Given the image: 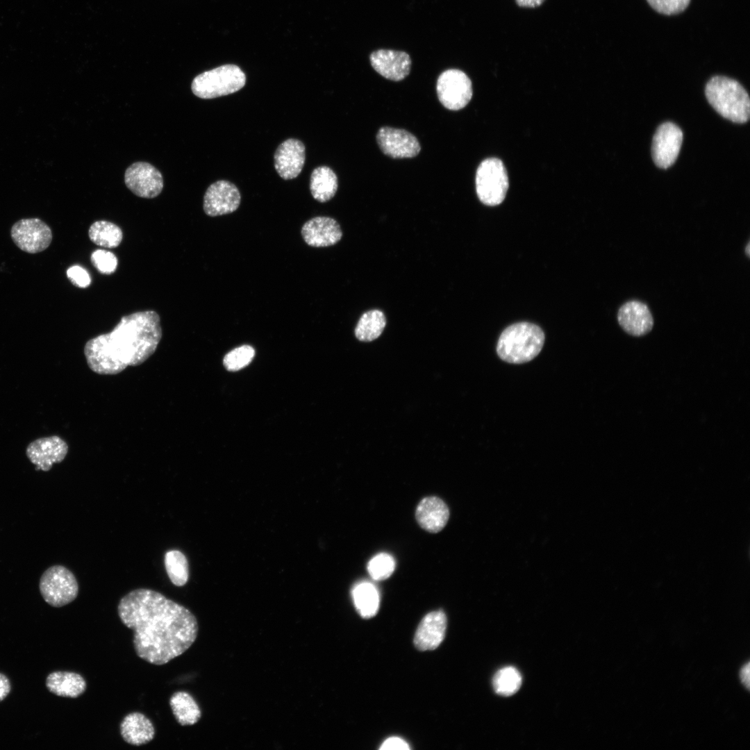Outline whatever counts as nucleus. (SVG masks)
<instances>
[{"mask_svg":"<svg viewBox=\"0 0 750 750\" xmlns=\"http://www.w3.org/2000/svg\"><path fill=\"white\" fill-rule=\"evenodd\" d=\"M122 622L133 631L137 656L162 665L185 652L195 642L199 625L183 606L147 588L133 590L117 607Z\"/></svg>","mask_w":750,"mask_h":750,"instance_id":"obj_1","label":"nucleus"},{"mask_svg":"<svg viewBox=\"0 0 750 750\" xmlns=\"http://www.w3.org/2000/svg\"><path fill=\"white\" fill-rule=\"evenodd\" d=\"M162 335L160 316L154 310L124 316L111 332L85 343L87 364L96 374H117L144 362L156 351Z\"/></svg>","mask_w":750,"mask_h":750,"instance_id":"obj_2","label":"nucleus"},{"mask_svg":"<svg viewBox=\"0 0 750 750\" xmlns=\"http://www.w3.org/2000/svg\"><path fill=\"white\" fill-rule=\"evenodd\" d=\"M544 342V333L540 327L530 322L515 323L501 333L497 352L503 361L522 364L535 358Z\"/></svg>","mask_w":750,"mask_h":750,"instance_id":"obj_3","label":"nucleus"},{"mask_svg":"<svg viewBox=\"0 0 750 750\" xmlns=\"http://www.w3.org/2000/svg\"><path fill=\"white\" fill-rule=\"evenodd\" d=\"M712 108L723 117L735 123L747 122L750 115V99L737 81L722 76L711 78L705 89Z\"/></svg>","mask_w":750,"mask_h":750,"instance_id":"obj_4","label":"nucleus"},{"mask_svg":"<svg viewBox=\"0 0 750 750\" xmlns=\"http://www.w3.org/2000/svg\"><path fill=\"white\" fill-rule=\"evenodd\" d=\"M246 83L244 72L235 65H224L204 72L192 81L193 94L201 99H214L238 92Z\"/></svg>","mask_w":750,"mask_h":750,"instance_id":"obj_5","label":"nucleus"},{"mask_svg":"<svg viewBox=\"0 0 750 750\" xmlns=\"http://www.w3.org/2000/svg\"><path fill=\"white\" fill-rule=\"evenodd\" d=\"M39 590L44 600L56 608L72 602L78 596V584L74 574L67 567L52 565L42 574Z\"/></svg>","mask_w":750,"mask_h":750,"instance_id":"obj_6","label":"nucleus"},{"mask_svg":"<svg viewBox=\"0 0 750 750\" xmlns=\"http://www.w3.org/2000/svg\"><path fill=\"white\" fill-rule=\"evenodd\" d=\"M476 190L480 201L487 206H497L505 199L508 178L505 166L496 158L484 160L476 174Z\"/></svg>","mask_w":750,"mask_h":750,"instance_id":"obj_7","label":"nucleus"},{"mask_svg":"<svg viewBox=\"0 0 750 750\" xmlns=\"http://www.w3.org/2000/svg\"><path fill=\"white\" fill-rule=\"evenodd\" d=\"M436 92L442 105L451 110L465 107L472 97V85L469 78L461 70L450 69L438 77Z\"/></svg>","mask_w":750,"mask_h":750,"instance_id":"obj_8","label":"nucleus"},{"mask_svg":"<svg viewBox=\"0 0 750 750\" xmlns=\"http://www.w3.org/2000/svg\"><path fill=\"white\" fill-rule=\"evenodd\" d=\"M10 236L15 245L28 253H37L47 249L53 238L51 228L38 218L22 219L10 229Z\"/></svg>","mask_w":750,"mask_h":750,"instance_id":"obj_9","label":"nucleus"},{"mask_svg":"<svg viewBox=\"0 0 750 750\" xmlns=\"http://www.w3.org/2000/svg\"><path fill=\"white\" fill-rule=\"evenodd\" d=\"M683 142L681 129L672 122H665L657 128L652 142L651 153L654 163L667 169L676 161Z\"/></svg>","mask_w":750,"mask_h":750,"instance_id":"obj_10","label":"nucleus"},{"mask_svg":"<svg viewBox=\"0 0 750 750\" xmlns=\"http://www.w3.org/2000/svg\"><path fill=\"white\" fill-rule=\"evenodd\" d=\"M124 182L133 193L142 198H154L163 188L161 173L145 162H137L130 165L125 172Z\"/></svg>","mask_w":750,"mask_h":750,"instance_id":"obj_11","label":"nucleus"},{"mask_svg":"<svg viewBox=\"0 0 750 750\" xmlns=\"http://www.w3.org/2000/svg\"><path fill=\"white\" fill-rule=\"evenodd\" d=\"M376 141L381 151L392 158H410L421 150L417 138L410 132L389 126L379 128Z\"/></svg>","mask_w":750,"mask_h":750,"instance_id":"obj_12","label":"nucleus"},{"mask_svg":"<svg viewBox=\"0 0 750 750\" xmlns=\"http://www.w3.org/2000/svg\"><path fill=\"white\" fill-rule=\"evenodd\" d=\"M68 445L58 435L40 438L31 442L26 453L36 470L49 471L54 463L61 462L67 456Z\"/></svg>","mask_w":750,"mask_h":750,"instance_id":"obj_13","label":"nucleus"},{"mask_svg":"<svg viewBox=\"0 0 750 750\" xmlns=\"http://www.w3.org/2000/svg\"><path fill=\"white\" fill-rule=\"evenodd\" d=\"M240 200L235 185L228 181H217L208 188L204 194L203 210L210 217L229 214L238 208Z\"/></svg>","mask_w":750,"mask_h":750,"instance_id":"obj_14","label":"nucleus"},{"mask_svg":"<svg viewBox=\"0 0 750 750\" xmlns=\"http://www.w3.org/2000/svg\"><path fill=\"white\" fill-rule=\"evenodd\" d=\"M374 69L384 78L400 81L410 73L411 59L404 51L391 49H379L374 51L369 56Z\"/></svg>","mask_w":750,"mask_h":750,"instance_id":"obj_15","label":"nucleus"},{"mask_svg":"<svg viewBox=\"0 0 750 750\" xmlns=\"http://www.w3.org/2000/svg\"><path fill=\"white\" fill-rule=\"evenodd\" d=\"M306 149L303 143L294 138L282 142L276 149L274 156V167L278 175L284 180L298 176L304 165Z\"/></svg>","mask_w":750,"mask_h":750,"instance_id":"obj_16","label":"nucleus"},{"mask_svg":"<svg viewBox=\"0 0 750 750\" xmlns=\"http://www.w3.org/2000/svg\"><path fill=\"white\" fill-rule=\"evenodd\" d=\"M301 236L305 242L313 247H325L338 242L342 231L338 222L329 217H315L302 226Z\"/></svg>","mask_w":750,"mask_h":750,"instance_id":"obj_17","label":"nucleus"},{"mask_svg":"<svg viewBox=\"0 0 750 750\" xmlns=\"http://www.w3.org/2000/svg\"><path fill=\"white\" fill-rule=\"evenodd\" d=\"M617 320L626 333L635 337L648 333L653 326V318L649 307L637 300L627 301L620 306Z\"/></svg>","mask_w":750,"mask_h":750,"instance_id":"obj_18","label":"nucleus"},{"mask_svg":"<svg viewBox=\"0 0 750 750\" xmlns=\"http://www.w3.org/2000/svg\"><path fill=\"white\" fill-rule=\"evenodd\" d=\"M447 617L442 610L428 613L420 622L414 637V644L420 651L433 650L443 641Z\"/></svg>","mask_w":750,"mask_h":750,"instance_id":"obj_19","label":"nucleus"},{"mask_svg":"<svg viewBox=\"0 0 750 750\" xmlns=\"http://www.w3.org/2000/svg\"><path fill=\"white\" fill-rule=\"evenodd\" d=\"M415 517L423 529L430 533H438L446 526L449 517V510L439 497H427L418 503Z\"/></svg>","mask_w":750,"mask_h":750,"instance_id":"obj_20","label":"nucleus"},{"mask_svg":"<svg viewBox=\"0 0 750 750\" xmlns=\"http://www.w3.org/2000/svg\"><path fill=\"white\" fill-rule=\"evenodd\" d=\"M122 739L129 744L141 746L150 742L154 738L155 728L151 720L140 712L128 714L119 726Z\"/></svg>","mask_w":750,"mask_h":750,"instance_id":"obj_21","label":"nucleus"},{"mask_svg":"<svg viewBox=\"0 0 750 750\" xmlns=\"http://www.w3.org/2000/svg\"><path fill=\"white\" fill-rule=\"evenodd\" d=\"M48 690L59 697L78 698L86 690L87 684L79 674L72 672H54L46 679Z\"/></svg>","mask_w":750,"mask_h":750,"instance_id":"obj_22","label":"nucleus"},{"mask_svg":"<svg viewBox=\"0 0 750 750\" xmlns=\"http://www.w3.org/2000/svg\"><path fill=\"white\" fill-rule=\"evenodd\" d=\"M338 187L335 173L327 166H319L312 172L310 190L312 197L322 203L331 200Z\"/></svg>","mask_w":750,"mask_h":750,"instance_id":"obj_23","label":"nucleus"},{"mask_svg":"<svg viewBox=\"0 0 750 750\" xmlns=\"http://www.w3.org/2000/svg\"><path fill=\"white\" fill-rule=\"evenodd\" d=\"M169 706L177 722L181 726H191L201 719V711L194 699L188 692L179 691L169 699Z\"/></svg>","mask_w":750,"mask_h":750,"instance_id":"obj_24","label":"nucleus"},{"mask_svg":"<svg viewBox=\"0 0 750 750\" xmlns=\"http://www.w3.org/2000/svg\"><path fill=\"white\" fill-rule=\"evenodd\" d=\"M352 597L358 613L364 618L374 617L378 610L379 595L374 585L361 582L352 590Z\"/></svg>","mask_w":750,"mask_h":750,"instance_id":"obj_25","label":"nucleus"},{"mask_svg":"<svg viewBox=\"0 0 750 750\" xmlns=\"http://www.w3.org/2000/svg\"><path fill=\"white\" fill-rule=\"evenodd\" d=\"M386 325L384 313L379 310H371L360 317L355 328L356 337L362 342H371L378 338Z\"/></svg>","mask_w":750,"mask_h":750,"instance_id":"obj_26","label":"nucleus"},{"mask_svg":"<svg viewBox=\"0 0 750 750\" xmlns=\"http://www.w3.org/2000/svg\"><path fill=\"white\" fill-rule=\"evenodd\" d=\"M88 235L97 245L110 249L118 247L123 238L118 226L104 220L94 222L89 228Z\"/></svg>","mask_w":750,"mask_h":750,"instance_id":"obj_27","label":"nucleus"},{"mask_svg":"<svg viewBox=\"0 0 750 750\" xmlns=\"http://www.w3.org/2000/svg\"><path fill=\"white\" fill-rule=\"evenodd\" d=\"M165 566L171 582L176 586H183L189 578L188 562L185 556L178 550H170L165 553Z\"/></svg>","mask_w":750,"mask_h":750,"instance_id":"obj_28","label":"nucleus"},{"mask_svg":"<svg viewBox=\"0 0 750 750\" xmlns=\"http://www.w3.org/2000/svg\"><path fill=\"white\" fill-rule=\"evenodd\" d=\"M522 685V676L513 667L499 669L494 676L493 686L495 692L501 695L510 696L515 694Z\"/></svg>","mask_w":750,"mask_h":750,"instance_id":"obj_29","label":"nucleus"},{"mask_svg":"<svg viewBox=\"0 0 750 750\" xmlns=\"http://www.w3.org/2000/svg\"><path fill=\"white\" fill-rule=\"evenodd\" d=\"M395 568L394 558L388 553H381L373 557L367 565V570L372 578L382 581L388 578Z\"/></svg>","mask_w":750,"mask_h":750,"instance_id":"obj_30","label":"nucleus"},{"mask_svg":"<svg viewBox=\"0 0 750 750\" xmlns=\"http://www.w3.org/2000/svg\"><path fill=\"white\" fill-rule=\"evenodd\" d=\"M254 349L249 345H242L228 352L224 358V365L228 370L237 371L247 365L253 359Z\"/></svg>","mask_w":750,"mask_h":750,"instance_id":"obj_31","label":"nucleus"},{"mask_svg":"<svg viewBox=\"0 0 750 750\" xmlns=\"http://www.w3.org/2000/svg\"><path fill=\"white\" fill-rule=\"evenodd\" d=\"M90 260L92 265L101 274H110L117 269V257L109 251L97 249L92 252Z\"/></svg>","mask_w":750,"mask_h":750,"instance_id":"obj_32","label":"nucleus"},{"mask_svg":"<svg viewBox=\"0 0 750 750\" xmlns=\"http://www.w3.org/2000/svg\"><path fill=\"white\" fill-rule=\"evenodd\" d=\"M649 5L657 12L667 15L683 11L690 0H647Z\"/></svg>","mask_w":750,"mask_h":750,"instance_id":"obj_33","label":"nucleus"},{"mask_svg":"<svg viewBox=\"0 0 750 750\" xmlns=\"http://www.w3.org/2000/svg\"><path fill=\"white\" fill-rule=\"evenodd\" d=\"M67 276L76 287L85 288L90 285L91 278L87 270L78 265L70 267L67 270Z\"/></svg>","mask_w":750,"mask_h":750,"instance_id":"obj_34","label":"nucleus"},{"mask_svg":"<svg viewBox=\"0 0 750 750\" xmlns=\"http://www.w3.org/2000/svg\"><path fill=\"white\" fill-rule=\"evenodd\" d=\"M409 749L410 747L404 740L397 737H392L387 739L385 741L383 742V743L380 747V749L382 750H408Z\"/></svg>","mask_w":750,"mask_h":750,"instance_id":"obj_35","label":"nucleus"},{"mask_svg":"<svg viewBox=\"0 0 750 750\" xmlns=\"http://www.w3.org/2000/svg\"><path fill=\"white\" fill-rule=\"evenodd\" d=\"M10 683L9 679L3 674L0 673V701H3L10 692Z\"/></svg>","mask_w":750,"mask_h":750,"instance_id":"obj_36","label":"nucleus"},{"mask_svg":"<svg viewBox=\"0 0 750 750\" xmlns=\"http://www.w3.org/2000/svg\"><path fill=\"white\" fill-rule=\"evenodd\" d=\"M740 678L742 683L749 690V663L745 664L740 671Z\"/></svg>","mask_w":750,"mask_h":750,"instance_id":"obj_37","label":"nucleus"},{"mask_svg":"<svg viewBox=\"0 0 750 750\" xmlns=\"http://www.w3.org/2000/svg\"><path fill=\"white\" fill-rule=\"evenodd\" d=\"M544 0H516L522 7L533 8L541 5Z\"/></svg>","mask_w":750,"mask_h":750,"instance_id":"obj_38","label":"nucleus"},{"mask_svg":"<svg viewBox=\"0 0 750 750\" xmlns=\"http://www.w3.org/2000/svg\"><path fill=\"white\" fill-rule=\"evenodd\" d=\"M749 246H750V245H749V242H748V244H747V247H746V248H745V253H746V254H747V256L748 257H749V251H750V250H749Z\"/></svg>","mask_w":750,"mask_h":750,"instance_id":"obj_39","label":"nucleus"}]
</instances>
